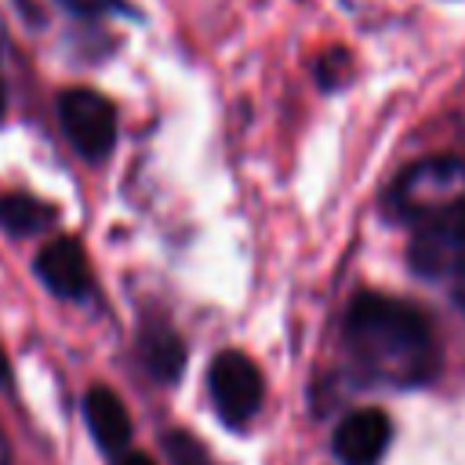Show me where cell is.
<instances>
[{
    "label": "cell",
    "instance_id": "6da1fadb",
    "mask_svg": "<svg viewBox=\"0 0 465 465\" xmlns=\"http://www.w3.org/2000/svg\"><path fill=\"white\" fill-rule=\"evenodd\" d=\"M345 345L367 378L396 389L429 385L443 363L429 316L418 305L378 291H360L352 298L345 312Z\"/></svg>",
    "mask_w": 465,
    "mask_h": 465
},
{
    "label": "cell",
    "instance_id": "7a4b0ae2",
    "mask_svg": "<svg viewBox=\"0 0 465 465\" xmlns=\"http://www.w3.org/2000/svg\"><path fill=\"white\" fill-rule=\"evenodd\" d=\"M389 207L407 225H425L443 214L465 207V160L458 156H429L411 163L389 193Z\"/></svg>",
    "mask_w": 465,
    "mask_h": 465
},
{
    "label": "cell",
    "instance_id": "3957f363",
    "mask_svg": "<svg viewBox=\"0 0 465 465\" xmlns=\"http://www.w3.org/2000/svg\"><path fill=\"white\" fill-rule=\"evenodd\" d=\"M411 262L414 272L443 283L454 305L465 312V207L418 225L411 240Z\"/></svg>",
    "mask_w": 465,
    "mask_h": 465
},
{
    "label": "cell",
    "instance_id": "277c9868",
    "mask_svg": "<svg viewBox=\"0 0 465 465\" xmlns=\"http://www.w3.org/2000/svg\"><path fill=\"white\" fill-rule=\"evenodd\" d=\"M207 389H211V403L222 414L225 425L243 429L251 425V418L262 407L265 385H262V371L251 356H243L240 349H225L211 360L207 371Z\"/></svg>",
    "mask_w": 465,
    "mask_h": 465
},
{
    "label": "cell",
    "instance_id": "5b68a950",
    "mask_svg": "<svg viewBox=\"0 0 465 465\" xmlns=\"http://www.w3.org/2000/svg\"><path fill=\"white\" fill-rule=\"evenodd\" d=\"M58 120L84 160H105L116 145V109L91 87H65L58 94Z\"/></svg>",
    "mask_w": 465,
    "mask_h": 465
},
{
    "label": "cell",
    "instance_id": "8992f818",
    "mask_svg": "<svg viewBox=\"0 0 465 465\" xmlns=\"http://www.w3.org/2000/svg\"><path fill=\"white\" fill-rule=\"evenodd\" d=\"M389 440H392L389 414L378 407H363L338 421L331 447L341 465H378L389 450Z\"/></svg>",
    "mask_w": 465,
    "mask_h": 465
},
{
    "label": "cell",
    "instance_id": "52a82bcc",
    "mask_svg": "<svg viewBox=\"0 0 465 465\" xmlns=\"http://www.w3.org/2000/svg\"><path fill=\"white\" fill-rule=\"evenodd\" d=\"M36 276L58 298H87L91 294V265L84 247L73 236H54L36 251Z\"/></svg>",
    "mask_w": 465,
    "mask_h": 465
},
{
    "label": "cell",
    "instance_id": "ba28073f",
    "mask_svg": "<svg viewBox=\"0 0 465 465\" xmlns=\"http://www.w3.org/2000/svg\"><path fill=\"white\" fill-rule=\"evenodd\" d=\"M84 418H87V429L102 450L116 454L131 443V418H127V407L120 403V396L113 389L94 385L84 396Z\"/></svg>",
    "mask_w": 465,
    "mask_h": 465
},
{
    "label": "cell",
    "instance_id": "9c48e42d",
    "mask_svg": "<svg viewBox=\"0 0 465 465\" xmlns=\"http://www.w3.org/2000/svg\"><path fill=\"white\" fill-rule=\"evenodd\" d=\"M138 352H142V363L145 371L156 378V381H174L185 367V345L178 338L174 327L167 323H145L142 334H138Z\"/></svg>",
    "mask_w": 465,
    "mask_h": 465
},
{
    "label": "cell",
    "instance_id": "30bf717a",
    "mask_svg": "<svg viewBox=\"0 0 465 465\" xmlns=\"http://www.w3.org/2000/svg\"><path fill=\"white\" fill-rule=\"evenodd\" d=\"M54 207L29 196V193H4L0 196V225L11 236H36L47 225H54Z\"/></svg>",
    "mask_w": 465,
    "mask_h": 465
},
{
    "label": "cell",
    "instance_id": "8fae6325",
    "mask_svg": "<svg viewBox=\"0 0 465 465\" xmlns=\"http://www.w3.org/2000/svg\"><path fill=\"white\" fill-rule=\"evenodd\" d=\"M163 450H167L171 465H211V458H207L203 443H200V440H193L185 429L167 432V436H163Z\"/></svg>",
    "mask_w": 465,
    "mask_h": 465
},
{
    "label": "cell",
    "instance_id": "7c38bea8",
    "mask_svg": "<svg viewBox=\"0 0 465 465\" xmlns=\"http://www.w3.org/2000/svg\"><path fill=\"white\" fill-rule=\"evenodd\" d=\"M65 11H73V15H80V18H94V15H102V11H127V15H134V7H127L124 0H58Z\"/></svg>",
    "mask_w": 465,
    "mask_h": 465
},
{
    "label": "cell",
    "instance_id": "4fadbf2b",
    "mask_svg": "<svg viewBox=\"0 0 465 465\" xmlns=\"http://www.w3.org/2000/svg\"><path fill=\"white\" fill-rule=\"evenodd\" d=\"M116 465H156V461H153L149 454H138V450H131V454H124Z\"/></svg>",
    "mask_w": 465,
    "mask_h": 465
},
{
    "label": "cell",
    "instance_id": "5bb4252c",
    "mask_svg": "<svg viewBox=\"0 0 465 465\" xmlns=\"http://www.w3.org/2000/svg\"><path fill=\"white\" fill-rule=\"evenodd\" d=\"M0 385H11V367L4 360V349H0Z\"/></svg>",
    "mask_w": 465,
    "mask_h": 465
},
{
    "label": "cell",
    "instance_id": "9a60e30c",
    "mask_svg": "<svg viewBox=\"0 0 465 465\" xmlns=\"http://www.w3.org/2000/svg\"><path fill=\"white\" fill-rule=\"evenodd\" d=\"M0 465H11V447H7V436L0 432Z\"/></svg>",
    "mask_w": 465,
    "mask_h": 465
},
{
    "label": "cell",
    "instance_id": "2e32d148",
    "mask_svg": "<svg viewBox=\"0 0 465 465\" xmlns=\"http://www.w3.org/2000/svg\"><path fill=\"white\" fill-rule=\"evenodd\" d=\"M0 120H4V84H0Z\"/></svg>",
    "mask_w": 465,
    "mask_h": 465
}]
</instances>
